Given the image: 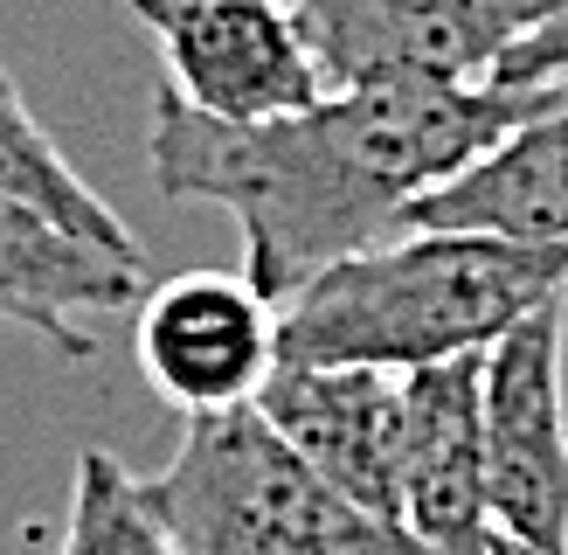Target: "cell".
Listing matches in <instances>:
<instances>
[{
    "label": "cell",
    "mask_w": 568,
    "mask_h": 555,
    "mask_svg": "<svg viewBox=\"0 0 568 555\" xmlns=\"http://www.w3.org/2000/svg\"><path fill=\"white\" fill-rule=\"evenodd\" d=\"M548 98L555 83H361L230 125L160 83L146 160L166 202L236 215L243 278L284 305L312 271L382 243L416 194L450 181Z\"/></svg>",
    "instance_id": "obj_1"
},
{
    "label": "cell",
    "mask_w": 568,
    "mask_h": 555,
    "mask_svg": "<svg viewBox=\"0 0 568 555\" xmlns=\"http://www.w3.org/2000/svg\"><path fill=\"white\" fill-rule=\"evenodd\" d=\"M568 292V243L486 230H409L312 271L277 305V361L305 369H430L486 354L534 305Z\"/></svg>",
    "instance_id": "obj_2"
},
{
    "label": "cell",
    "mask_w": 568,
    "mask_h": 555,
    "mask_svg": "<svg viewBox=\"0 0 568 555\" xmlns=\"http://www.w3.org/2000/svg\"><path fill=\"white\" fill-rule=\"evenodd\" d=\"M139 493L181 555H430L339 500L257 403L187 416L174 458Z\"/></svg>",
    "instance_id": "obj_3"
},
{
    "label": "cell",
    "mask_w": 568,
    "mask_h": 555,
    "mask_svg": "<svg viewBox=\"0 0 568 555\" xmlns=\"http://www.w3.org/2000/svg\"><path fill=\"white\" fill-rule=\"evenodd\" d=\"M568 0H292L326 91L361 83H493Z\"/></svg>",
    "instance_id": "obj_4"
},
{
    "label": "cell",
    "mask_w": 568,
    "mask_h": 555,
    "mask_svg": "<svg viewBox=\"0 0 568 555\" xmlns=\"http://www.w3.org/2000/svg\"><path fill=\"white\" fill-rule=\"evenodd\" d=\"M493 535L568 555V403H561V299L534 305L486 347L478 375Z\"/></svg>",
    "instance_id": "obj_5"
},
{
    "label": "cell",
    "mask_w": 568,
    "mask_h": 555,
    "mask_svg": "<svg viewBox=\"0 0 568 555\" xmlns=\"http://www.w3.org/2000/svg\"><path fill=\"white\" fill-rule=\"evenodd\" d=\"M166 56V83L209 119H277L326 98L292 0H125Z\"/></svg>",
    "instance_id": "obj_6"
},
{
    "label": "cell",
    "mask_w": 568,
    "mask_h": 555,
    "mask_svg": "<svg viewBox=\"0 0 568 555\" xmlns=\"http://www.w3.org/2000/svg\"><path fill=\"white\" fill-rule=\"evenodd\" d=\"M139 375L187 416L243 410L277 369V305L243 271H181L139 292Z\"/></svg>",
    "instance_id": "obj_7"
},
{
    "label": "cell",
    "mask_w": 568,
    "mask_h": 555,
    "mask_svg": "<svg viewBox=\"0 0 568 555\" xmlns=\"http://www.w3.org/2000/svg\"><path fill=\"white\" fill-rule=\"evenodd\" d=\"M257 410L339 500L403 527V375L277 361L271 382L257 389Z\"/></svg>",
    "instance_id": "obj_8"
},
{
    "label": "cell",
    "mask_w": 568,
    "mask_h": 555,
    "mask_svg": "<svg viewBox=\"0 0 568 555\" xmlns=\"http://www.w3.org/2000/svg\"><path fill=\"white\" fill-rule=\"evenodd\" d=\"M486 354H450L403 375V527L430 555H486V424H478Z\"/></svg>",
    "instance_id": "obj_9"
},
{
    "label": "cell",
    "mask_w": 568,
    "mask_h": 555,
    "mask_svg": "<svg viewBox=\"0 0 568 555\" xmlns=\"http://www.w3.org/2000/svg\"><path fill=\"white\" fill-rule=\"evenodd\" d=\"M139 292H146V258H119L21 194H0V326L36 333L63 361H91L98 341L83 326L139 305Z\"/></svg>",
    "instance_id": "obj_10"
},
{
    "label": "cell",
    "mask_w": 568,
    "mask_h": 555,
    "mask_svg": "<svg viewBox=\"0 0 568 555\" xmlns=\"http://www.w3.org/2000/svg\"><path fill=\"white\" fill-rule=\"evenodd\" d=\"M409 230H486L514 243H568V77L541 111L471 153L450 181L403 209Z\"/></svg>",
    "instance_id": "obj_11"
},
{
    "label": "cell",
    "mask_w": 568,
    "mask_h": 555,
    "mask_svg": "<svg viewBox=\"0 0 568 555\" xmlns=\"http://www.w3.org/2000/svg\"><path fill=\"white\" fill-rule=\"evenodd\" d=\"M0 194H21V202H36L42 215H55L63 230L119 250V258H146V243L119 222V209H111L104 194L63 160V147L42 132V119L28 111L8 63H0Z\"/></svg>",
    "instance_id": "obj_12"
},
{
    "label": "cell",
    "mask_w": 568,
    "mask_h": 555,
    "mask_svg": "<svg viewBox=\"0 0 568 555\" xmlns=\"http://www.w3.org/2000/svg\"><path fill=\"white\" fill-rule=\"evenodd\" d=\"M55 555H181L166 542L160 514L146 507L139 480L104 452L83 444L77 452V480H70V521H63V548Z\"/></svg>",
    "instance_id": "obj_13"
},
{
    "label": "cell",
    "mask_w": 568,
    "mask_h": 555,
    "mask_svg": "<svg viewBox=\"0 0 568 555\" xmlns=\"http://www.w3.org/2000/svg\"><path fill=\"white\" fill-rule=\"evenodd\" d=\"M561 77H568V8L534 28V36L499 63L493 83H561Z\"/></svg>",
    "instance_id": "obj_14"
},
{
    "label": "cell",
    "mask_w": 568,
    "mask_h": 555,
    "mask_svg": "<svg viewBox=\"0 0 568 555\" xmlns=\"http://www.w3.org/2000/svg\"><path fill=\"white\" fill-rule=\"evenodd\" d=\"M486 555H548V548H527V542H506V535H493V548Z\"/></svg>",
    "instance_id": "obj_15"
}]
</instances>
